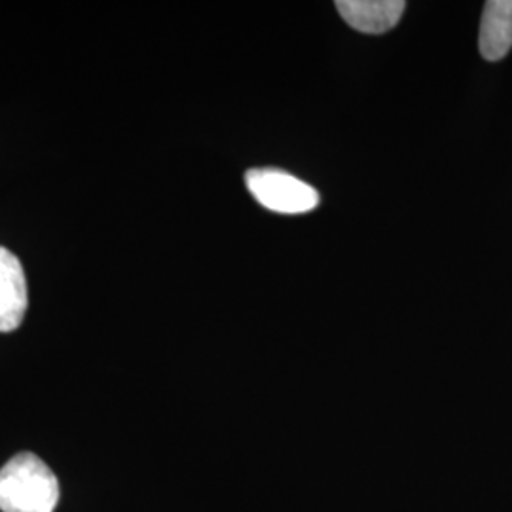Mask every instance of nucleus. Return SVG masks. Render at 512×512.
Returning a JSON list of instances; mask_svg holds the SVG:
<instances>
[{
    "instance_id": "nucleus-1",
    "label": "nucleus",
    "mask_w": 512,
    "mask_h": 512,
    "mask_svg": "<svg viewBox=\"0 0 512 512\" xmlns=\"http://www.w3.org/2000/svg\"><path fill=\"white\" fill-rule=\"evenodd\" d=\"M59 480L42 459L23 452L0 469V511L54 512Z\"/></svg>"
},
{
    "instance_id": "nucleus-2",
    "label": "nucleus",
    "mask_w": 512,
    "mask_h": 512,
    "mask_svg": "<svg viewBox=\"0 0 512 512\" xmlns=\"http://www.w3.org/2000/svg\"><path fill=\"white\" fill-rule=\"evenodd\" d=\"M245 183L256 202L281 215H302L319 205L313 186L279 169H251Z\"/></svg>"
},
{
    "instance_id": "nucleus-3",
    "label": "nucleus",
    "mask_w": 512,
    "mask_h": 512,
    "mask_svg": "<svg viewBox=\"0 0 512 512\" xmlns=\"http://www.w3.org/2000/svg\"><path fill=\"white\" fill-rule=\"evenodd\" d=\"M29 306L27 279L18 256L0 247V332L19 329Z\"/></svg>"
},
{
    "instance_id": "nucleus-4",
    "label": "nucleus",
    "mask_w": 512,
    "mask_h": 512,
    "mask_svg": "<svg viewBox=\"0 0 512 512\" xmlns=\"http://www.w3.org/2000/svg\"><path fill=\"white\" fill-rule=\"evenodd\" d=\"M336 8L349 27L366 35H382L403 16V0H338Z\"/></svg>"
},
{
    "instance_id": "nucleus-5",
    "label": "nucleus",
    "mask_w": 512,
    "mask_h": 512,
    "mask_svg": "<svg viewBox=\"0 0 512 512\" xmlns=\"http://www.w3.org/2000/svg\"><path fill=\"white\" fill-rule=\"evenodd\" d=\"M478 48L488 61H499L511 52L512 0H490L484 4Z\"/></svg>"
}]
</instances>
